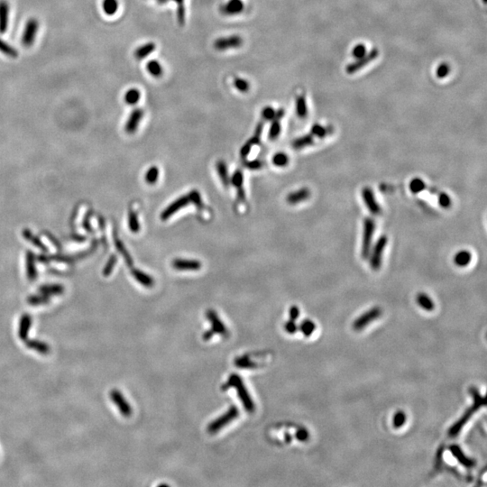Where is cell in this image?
<instances>
[{
	"mask_svg": "<svg viewBox=\"0 0 487 487\" xmlns=\"http://www.w3.org/2000/svg\"><path fill=\"white\" fill-rule=\"evenodd\" d=\"M246 166L250 170H259L263 166V163L258 160H254L251 162H246Z\"/></svg>",
	"mask_w": 487,
	"mask_h": 487,
	"instance_id": "60",
	"label": "cell"
},
{
	"mask_svg": "<svg viewBox=\"0 0 487 487\" xmlns=\"http://www.w3.org/2000/svg\"><path fill=\"white\" fill-rule=\"evenodd\" d=\"M65 287L60 284H44L39 288V292L42 294L51 296V295H60L64 293Z\"/></svg>",
	"mask_w": 487,
	"mask_h": 487,
	"instance_id": "24",
	"label": "cell"
},
{
	"mask_svg": "<svg viewBox=\"0 0 487 487\" xmlns=\"http://www.w3.org/2000/svg\"><path fill=\"white\" fill-rule=\"evenodd\" d=\"M26 269H27V277L30 281H34L36 279V269L34 265V255L33 253L27 252L26 255Z\"/></svg>",
	"mask_w": 487,
	"mask_h": 487,
	"instance_id": "27",
	"label": "cell"
},
{
	"mask_svg": "<svg viewBox=\"0 0 487 487\" xmlns=\"http://www.w3.org/2000/svg\"><path fill=\"white\" fill-rule=\"evenodd\" d=\"M352 54L355 57V59L362 58L363 56L367 54V48L362 43L356 44L352 51Z\"/></svg>",
	"mask_w": 487,
	"mask_h": 487,
	"instance_id": "50",
	"label": "cell"
},
{
	"mask_svg": "<svg viewBox=\"0 0 487 487\" xmlns=\"http://www.w3.org/2000/svg\"><path fill=\"white\" fill-rule=\"evenodd\" d=\"M131 273H132L134 278L143 286L146 287V288H152L154 286V281L152 276H150L148 274L138 269H133Z\"/></svg>",
	"mask_w": 487,
	"mask_h": 487,
	"instance_id": "22",
	"label": "cell"
},
{
	"mask_svg": "<svg viewBox=\"0 0 487 487\" xmlns=\"http://www.w3.org/2000/svg\"><path fill=\"white\" fill-rule=\"evenodd\" d=\"M296 439L299 440V441H306V440H309V437H310V434H309L308 431H306L305 429H300L298 432H296Z\"/></svg>",
	"mask_w": 487,
	"mask_h": 487,
	"instance_id": "57",
	"label": "cell"
},
{
	"mask_svg": "<svg viewBox=\"0 0 487 487\" xmlns=\"http://www.w3.org/2000/svg\"><path fill=\"white\" fill-rule=\"evenodd\" d=\"M214 334L215 333H214L213 331H212V329H210V330H207L206 332H204V333H203V336H202V338H203V340H205V341H208V340H210V338L213 337Z\"/></svg>",
	"mask_w": 487,
	"mask_h": 487,
	"instance_id": "62",
	"label": "cell"
},
{
	"mask_svg": "<svg viewBox=\"0 0 487 487\" xmlns=\"http://www.w3.org/2000/svg\"><path fill=\"white\" fill-rule=\"evenodd\" d=\"M115 248L117 249V251L122 255V257H124L127 265H129V267H131L133 265L132 258L130 257V255L128 252V250L125 248L124 244L122 243V241L118 239L116 236L115 237Z\"/></svg>",
	"mask_w": 487,
	"mask_h": 487,
	"instance_id": "33",
	"label": "cell"
},
{
	"mask_svg": "<svg viewBox=\"0 0 487 487\" xmlns=\"http://www.w3.org/2000/svg\"><path fill=\"white\" fill-rule=\"evenodd\" d=\"M146 69L151 75L158 78L162 74V69L157 60H150L146 65Z\"/></svg>",
	"mask_w": 487,
	"mask_h": 487,
	"instance_id": "39",
	"label": "cell"
},
{
	"mask_svg": "<svg viewBox=\"0 0 487 487\" xmlns=\"http://www.w3.org/2000/svg\"><path fill=\"white\" fill-rule=\"evenodd\" d=\"M426 189V184L419 178H414L410 182V190L413 194H418Z\"/></svg>",
	"mask_w": 487,
	"mask_h": 487,
	"instance_id": "41",
	"label": "cell"
},
{
	"mask_svg": "<svg viewBox=\"0 0 487 487\" xmlns=\"http://www.w3.org/2000/svg\"><path fill=\"white\" fill-rule=\"evenodd\" d=\"M31 326H32V318L28 314H24L21 317L20 323H19V329H18V337L19 338L26 341L28 338V334L30 331Z\"/></svg>",
	"mask_w": 487,
	"mask_h": 487,
	"instance_id": "20",
	"label": "cell"
},
{
	"mask_svg": "<svg viewBox=\"0 0 487 487\" xmlns=\"http://www.w3.org/2000/svg\"><path fill=\"white\" fill-rule=\"evenodd\" d=\"M469 393H470L471 396L474 399V403L473 405L470 406L467 410H466V412L463 414L461 418L457 420V422L454 423L453 426H451L449 431V436L450 438H455V437L458 435L460 432L462 431L463 427L466 425L467 421L471 419V417L477 411V410L483 407V406L485 405V402H484V399H483V396L480 394L478 390L476 389L475 387H471L469 389Z\"/></svg>",
	"mask_w": 487,
	"mask_h": 487,
	"instance_id": "1",
	"label": "cell"
},
{
	"mask_svg": "<svg viewBox=\"0 0 487 487\" xmlns=\"http://www.w3.org/2000/svg\"><path fill=\"white\" fill-rule=\"evenodd\" d=\"M451 203H452L451 199H450V197L447 193H440V195H439V204H440L441 208H443V209H449V208H450V206H451Z\"/></svg>",
	"mask_w": 487,
	"mask_h": 487,
	"instance_id": "49",
	"label": "cell"
},
{
	"mask_svg": "<svg viewBox=\"0 0 487 487\" xmlns=\"http://www.w3.org/2000/svg\"><path fill=\"white\" fill-rule=\"evenodd\" d=\"M25 342H26V346L29 349L36 351L39 354L48 355L51 352L50 346L48 344H46V343H44V342L39 341V340H36V339H31V340L26 339Z\"/></svg>",
	"mask_w": 487,
	"mask_h": 487,
	"instance_id": "21",
	"label": "cell"
},
{
	"mask_svg": "<svg viewBox=\"0 0 487 487\" xmlns=\"http://www.w3.org/2000/svg\"><path fill=\"white\" fill-rule=\"evenodd\" d=\"M140 99V92L137 89H130L125 94V101L129 105H135Z\"/></svg>",
	"mask_w": 487,
	"mask_h": 487,
	"instance_id": "38",
	"label": "cell"
},
{
	"mask_svg": "<svg viewBox=\"0 0 487 487\" xmlns=\"http://www.w3.org/2000/svg\"><path fill=\"white\" fill-rule=\"evenodd\" d=\"M189 203H190V199H189L188 195L180 197L178 200L173 201L171 205L168 206L166 209L162 211V214H161V218L162 220H166L168 218H171V216L173 214H175L177 211H179V210H181L182 208L188 205Z\"/></svg>",
	"mask_w": 487,
	"mask_h": 487,
	"instance_id": "13",
	"label": "cell"
},
{
	"mask_svg": "<svg viewBox=\"0 0 487 487\" xmlns=\"http://www.w3.org/2000/svg\"><path fill=\"white\" fill-rule=\"evenodd\" d=\"M239 415V410L236 406H231L229 410L226 411L222 416L210 423L208 426V432L210 434H216L220 432L223 428L226 427L231 421L236 419Z\"/></svg>",
	"mask_w": 487,
	"mask_h": 487,
	"instance_id": "4",
	"label": "cell"
},
{
	"mask_svg": "<svg viewBox=\"0 0 487 487\" xmlns=\"http://www.w3.org/2000/svg\"><path fill=\"white\" fill-rule=\"evenodd\" d=\"M253 144L252 142L249 141L247 142L245 145H244L243 147L241 148V151H240V154H241V156L243 158H246L248 156V154H249V152L251 151V147H252Z\"/></svg>",
	"mask_w": 487,
	"mask_h": 487,
	"instance_id": "59",
	"label": "cell"
},
{
	"mask_svg": "<svg viewBox=\"0 0 487 487\" xmlns=\"http://www.w3.org/2000/svg\"><path fill=\"white\" fill-rule=\"evenodd\" d=\"M417 303L419 304L420 308H422L427 312H432L435 309V304L433 302L432 298L423 292H420L417 296Z\"/></svg>",
	"mask_w": 487,
	"mask_h": 487,
	"instance_id": "26",
	"label": "cell"
},
{
	"mask_svg": "<svg viewBox=\"0 0 487 487\" xmlns=\"http://www.w3.org/2000/svg\"><path fill=\"white\" fill-rule=\"evenodd\" d=\"M381 315H382V309L379 308V307H375V308L371 309L368 312L362 314L361 316L354 321L353 329H355V331L363 330L367 326H368L373 321L377 320L379 317H381Z\"/></svg>",
	"mask_w": 487,
	"mask_h": 487,
	"instance_id": "6",
	"label": "cell"
},
{
	"mask_svg": "<svg viewBox=\"0 0 487 487\" xmlns=\"http://www.w3.org/2000/svg\"><path fill=\"white\" fill-rule=\"evenodd\" d=\"M234 84H235V88L239 90L240 92H247L250 88L249 83L244 79H238V78L235 79Z\"/></svg>",
	"mask_w": 487,
	"mask_h": 487,
	"instance_id": "51",
	"label": "cell"
},
{
	"mask_svg": "<svg viewBox=\"0 0 487 487\" xmlns=\"http://www.w3.org/2000/svg\"><path fill=\"white\" fill-rule=\"evenodd\" d=\"M273 162H274V165L278 167L286 166L287 164L289 163V157L284 153H277V154H274V156L273 157Z\"/></svg>",
	"mask_w": 487,
	"mask_h": 487,
	"instance_id": "46",
	"label": "cell"
},
{
	"mask_svg": "<svg viewBox=\"0 0 487 487\" xmlns=\"http://www.w3.org/2000/svg\"><path fill=\"white\" fill-rule=\"evenodd\" d=\"M449 450L454 457L457 459V461L461 464L462 466H465L466 468H473L476 465V462L474 459H472L469 457H467L466 454L463 452L461 448L457 445H451L449 447Z\"/></svg>",
	"mask_w": 487,
	"mask_h": 487,
	"instance_id": "14",
	"label": "cell"
},
{
	"mask_svg": "<svg viewBox=\"0 0 487 487\" xmlns=\"http://www.w3.org/2000/svg\"><path fill=\"white\" fill-rule=\"evenodd\" d=\"M234 363H235L236 368H242V369H254V368H257L258 367L257 363H255L248 356L238 357V358L235 359Z\"/></svg>",
	"mask_w": 487,
	"mask_h": 487,
	"instance_id": "31",
	"label": "cell"
},
{
	"mask_svg": "<svg viewBox=\"0 0 487 487\" xmlns=\"http://www.w3.org/2000/svg\"><path fill=\"white\" fill-rule=\"evenodd\" d=\"M313 144H314V138L311 134V135H306V136L295 139L292 143V146L294 147L295 149H303L304 147L312 146Z\"/></svg>",
	"mask_w": 487,
	"mask_h": 487,
	"instance_id": "30",
	"label": "cell"
},
{
	"mask_svg": "<svg viewBox=\"0 0 487 487\" xmlns=\"http://www.w3.org/2000/svg\"><path fill=\"white\" fill-rule=\"evenodd\" d=\"M178 4V21L180 25H184L185 20V11H184V0H173Z\"/></svg>",
	"mask_w": 487,
	"mask_h": 487,
	"instance_id": "53",
	"label": "cell"
},
{
	"mask_svg": "<svg viewBox=\"0 0 487 487\" xmlns=\"http://www.w3.org/2000/svg\"><path fill=\"white\" fill-rule=\"evenodd\" d=\"M23 235H24V237H25V238H26L27 240H29L31 243L34 244L35 247L41 248V249L43 250V251H45V250H46L45 246H44V245L41 242V240L39 239L38 237H37V236H35L34 234H32L30 230H28V229H25V230L23 231Z\"/></svg>",
	"mask_w": 487,
	"mask_h": 487,
	"instance_id": "42",
	"label": "cell"
},
{
	"mask_svg": "<svg viewBox=\"0 0 487 487\" xmlns=\"http://www.w3.org/2000/svg\"><path fill=\"white\" fill-rule=\"evenodd\" d=\"M283 115H284V112H283L282 109H280L275 114V116H274V118L273 119V123L271 125V129H270L269 132V137L272 140L276 139L279 137L280 133H281V123H280V120L282 119Z\"/></svg>",
	"mask_w": 487,
	"mask_h": 487,
	"instance_id": "23",
	"label": "cell"
},
{
	"mask_svg": "<svg viewBox=\"0 0 487 487\" xmlns=\"http://www.w3.org/2000/svg\"><path fill=\"white\" fill-rule=\"evenodd\" d=\"M109 396L112 400V402L115 403V406L125 418H129L132 415V408L129 404L128 401L125 399L123 394L118 390H112Z\"/></svg>",
	"mask_w": 487,
	"mask_h": 487,
	"instance_id": "8",
	"label": "cell"
},
{
	"mask_svg": "<svg viewBox=\"0 0 487 487\" xmlns=\"http://www.w3.org/2000/svg\"><path fill=\"white\" fill-rule=\"evenodd\" d=\"M217 171H218L219 178L222 180L223 184L227 187L229 184V177L227 171V165L223 161H218L217 163Z\"/></svg>",
	"mask_w": 487,
	"mask_h": 487,
	"instance_id": "34",
	"label": "cell"
},
{
	"mask_svg": "<svg viewBox=\"0 0 487 487\" xmlns=\"http://www.w3.org/2000/svg\"><path fill=\"white\" fill-rule=\"evenodd\" d=\"M188 196L189 199H190V202L192 201L198 208H201L202 207V201H201V195H200V193H198L197 191H193L192 193L189 194Z\"/></svg>",
	"mask_w": 487,
	"mask_h": 487,
	"instance_id": "54",
	"label": "cell"
},
{
	"mask_svg": "<svg viewBox=\"0 0 487 487\" xmlns=\"http://www.w3.org/2000/svg\"><path fill=\"white\" fill-rule=\"evenodd\" d=\"M483 2H484V3H485V2H486V0H483Z\"/></svg>",
	"mask_w": 487,
	"mask_h": 487,
	"instance_id": "63",
	"label": "cell"
},
{
	"mask_svg": "<svg viewBox=\"0 0 487 487\" xmlns=\"http://www.w3.org/2000/svg\"><path fill=\"white\" fill-rule=\"evenodd\" d=\"M0 51L2 53H4L5 55L9 56L11 58H17L18 56V52H17V50L13 46L9 45V43H6L1 38H0Z\"/></svg>",
	"mask_w": 487,
	"mask_h": 487,
	"instance_id": "40",
	"label": "cell"
},
{
	"mask_svg": "<svg viewBox=\"0 0 487 487\" xmlns=\"http://www.w3.org/2000/svg\"><path fill=\"white\" fill-rule=\"evenodd\" d=\"M143 115H144V111L140 108H137V109L133 110L131 115L129 116V120H128V123L126 124V131L129 134H133V133L136 132L137 128H138V125L143 118Z\"/></svg>",
	"mask_w": 487,
	"mask_h": 487,
	"instance_id": "17",
	"label": "cell"
},
{
	"mask_svg": "<svg viewBox=\"0 0 487 487\" xmlns=\"http://www.w3.org/2000/svg\"><path fill=\"white\" fill-rule=\"evenodd\" d=\"M406 419H407V417H406L405 412L403 410H398L397 412H395V414L393 416V427L395 429L402 428L405 424Z\"/></svg>",
	"mask_w": 487,
	"mask_h": 487,
	"instance_id": "43",
	"label": "cell"
},
{
	"mask_svg": "<svg viewBox=\"0 0 487 487\" xmlns=\"http://www.w3.org/2000/svg\"><path fill=\"white\" fill-rule=\"evenodd\" d=\"M376 231V222L372 218H366L363 222V237L361 255L364 260L368 259L373 245L374 234Z\"/></svg>",
	"mask_w": 487,
	"mask_h": 487,
	"instance_id": "3",
	"label": "cell"
},
{
	"mask_svg": "<svg viewBox=\"0 0 487 487\" xmlns=\"http://www.w3.org/2000/svg\"><path fill=\"white\" fill-rule=\"evenodd\" d=\"M159 170L156 166H153L150 168L148 171H146V180L147 184H154L158 180Z\"/></svg>",
	"mask_w": 487,
	"mask_h": 487,
	"instance_id": "44",
	"label": "cell"
},
{
	"mask_svg": "<svg viewBox=\"0 0 487 487\" xmlns=\"http://www.w3.org/2000/svg\"><path fill=\"white\" fill-rule=\"evenodd\" d=\"M449 72H450V68H449V65L442 64L437 69V76L440 79H443V78H446L449 75Z\"/></svg>",
	"mask_w": 487,
	"mask_h": 487,
	"instance_id": "52",
	"label": "cell"
},
{
	"mask_svg": "<svg viewBox=\"0 0 487 487\" xmlns=\"http://www.w3.org/2000/svg\"><path fill=\"white\" fill-rule=\"evenodd\" d=\"M102 8L104 13L107 16H112L117 11L118 2L117 0H103Z\"/></svg>",
	"mask_w": 487,
	"mask_h": 487,
	"instance_id": "36",
	"label": "cell"
},
{
	"mask_svg": "<svg viewBox=\"0 0 487 487\" xmlns=\"http://www.w3.org/2000/svg\"><path fill=\"white\" fill-rule=\"evenodd\" d=\"M207 318L211 324V329L215 334H219L224 338L228 337V330L226 326L223 324L221 320L218 318L217 312L213 310H209L207 312Z\"/></svg>",
	"mask_w": 487,
	"mask_h": 487,
	"instance_id": "12",
	"label": "cell"
},
{
	"mask_svg": "<svg viewBox=\"0 0 487 487\" xmlns=\"http://www.w3.org/2000/svg\"><path fill=\"white\" fill-rule=\"evenodd\" d=\"M296 112L299 117H305L308 114L307 103L303 96H299L296 99Z\"/></svg>",
	"mask_w": 487,
	"mask_h": 487,
	"instance_id": "37",
	"label": "cell"
},
{
	"mask_svg": "<svg viewBox=\"0 0 487 487\" xmlns=\"http://www.w3.org/2000/svg\"><path fill=\"white\" fill-rule=\"evenodd\" d=\"M243 40L238 35H231L228 37L219 38L215 42L214 45L217 50L225 51L228 49H235L242 45Z\"/></svg>",
	"mask_w": 487,
	"mask_h": 487,
	"instance_id": "11",
	"label": "cell"
},
{
	"mask_svg": "<svg viewBox=\"0 0 487 487\" xmlns=\"http://www.w3.org/2000/svg\"><path fill=\"white\" fill-rule=\"evenodd\" d=\"M299 330L302 332L305 337H311L312 333L315 331L316 329V324L313 322V321H311V320H304L300 324H299Z\"/></svg>",
	"mask_w": 487,
	"mask_h": 487,
	"instance_id": "32",
	"label": "cell"
},
{
	"mask_svg": "<svg viewBox=\"0 0 487 487\" xmlns=\"http://www.w3.org/2000/svg\"><path fill=\"white\" fill-rule=\"evenodd\" d=\"M172 267L179 271H197L201 269V263L193 259H175L172 261Z\"/></svg>",
	"mask_w": 487,
	"mask_h": 487,
	"instance_id": "15",
	"label": "cell"
},
{
	"mask_svg": "<svg viewBox=\"0 0 487 487\" xmlns=\"http://www.w3.org/2000/svg\"><path fill=\"white\" fill-rule=\"evenodd\" d=\"M379 55V51L377 49H373L372 51H369L368 54L363 56L362 58H359L357 59L356 62L351 64V65H347L346 66V73L348 74H353V73H356L359 70L367 66V65H369L371 62L376 59L377 57Z\"/></svg>",
	"mask_w": 487,
	"mask_h": 487,
	"instance_id": "9",
	"label": "cell"
},
{
	"mask_svg": "<svg viewBox=\"0 0 487 487\" xmlns=\"http://www.w3.org/2000/svg\"><path fill=\"white\" fill-rule=\"evenodd\" d=\"M388 243V238L386 235H382L379 237V239L376 241V245L374 248H371V251L369 254V261H370V266L374 270H379L382 265L383 261V255L385 252V248Z\"/></svg>",
	"mask_w": 487,
	"mask_h": 487,
	"instance_id": "5",
	"label": "cell"
},
{
	"mask_svg": "<svg viewBox=\"0 0 487 487\" xmlns=\"http://www.w3.org/2000/svg\"><path fill=\"white\" fill-rule=\"evenodd\" d=\"M312 134L313 137H319V138H324L329 134V129H326L321 125L315 124L312 126Z\"/></svg>",
	"mask_w": 487,
	"mask_h": 487,
	"instance_id": "47",
	"label": "cell"
},
{
	"mask_svg": "<svg viewBox=\"0 0 487 487\" xmlns=\"http://www.w3.org/2000/svg\"><path fill=\"white\" fill-rule=\"evenodd\" d=\"M472 260V255L469 251L462 250L456 254L454 257V263L458 267H466L470 264Z\"/></svg>",
	"mask_w": 487,
	"mask_h": 487,
	"instance_id": "25",
	"label": "cell"
},
{
	"mask_svg": "<svg viewBox=\"0 0 487 487\" xmlns=\"http://www.w3.org/2000/svg\"><path fill=\"white\" fill-rule=\"evenodd\" d=\"M284 329L286 330L287 333L289 334H294L296 333V331L298 330V326L295 323V321H291V320H289L287 321L286 323L284 324Z\"/></svg>",
	"mask_w": 487,
	"mask_h": 487,
	"instance_id": "56",
	"label": "cell"
},
{
	"mask_svg": "<svg viewBox=\"0 0 487 487\" xmlns=\"http://www.w3.org/2000/svg\"><path fill=\"white\" fill-rule=\"evenodd\" d=\"M27 302L30 304V305H32V306L43 305V304H47L50 302V297L47 296V295L42 294V293L37 295H32V296L28 297Z\"/></svg>",
	"mask_w": 487,
	"mask_h": 487,
	"instance_id": "35",
	"label": "cell"
},
{
	"mask_svg": "<svg viewBox=\"0 0 487 487\" xmlns=\"http://www.w3.org/2000/svg\"><path fill=\"white\" fill-rule=\"evenodd\" d=\"M362 198H363V202L367 206V208L372 215H375V216L380 215L381 212H382V209H381L379 203L376 201V196H375V193L373 192L372 189H370L369 187L363 188L362 190Z\"/></svg>",
	"mask_w": 487,
	"mask_h": 487,
	"instance_id": "10",
	"label": "cell"
},
{
	"mask_svg": "<svg viewBox=\"0 0 487 487\" xmlns=\"http://www.w3.org/2000/svg\"><path fill=\"white\" fill-rule=\"evenodd\" d=\"M311 196V191L308 188L299 189L294 193H291L287 196V202L291 205L298 204L302 201H307Z\"/></svg>",
	"mask_w": 487,
	"mask_h": 487,
	"instance_id": "18",
	"label": "cell"
},
{
	"mask_svg": "<svg viewBox=\"0 0 487 487\" xmlns=\"http://www.w3.org/2000/svg\"><path fill=\"white\" fill-rule=\"evenodd\" d=\"M230 388H235L236 390L237 395H238L240 401L242 402L244 408L246 409V410L248 412H253L256 409V406L253 402L250 394L248 393V390L244 385L242 378L238 375H235V374L231 375L228 378V380L227 381V383L225 385H223L222 391H227Z\"/></svg>",
	"mask_w": 487,
	"mask_h": 487,
	"instance_id": "2",
	"label": "cell"
},
{
	"mask_svg": "<svg viewBox=\"0 0 487 487\" xmlns=\"http://www.w3.org/2000/svg\"><path fill=\"white\" fill-rule=\"evenodd\" d=\"M154 49H155V44L154 43H146L140 47L137 48L135 51V56L137 57V59H138V60H141V59H144V58H146L149 54H151L154 51Z\"/></svg>",
	"mask_w": 487,
	"mask_h": 487,
	"instance_id": "29",
	"label": "cell"
},
{
	"mask_svg": "<svg viewBox=\"0 0 487 487\" xmlns=\"http://www.w3.org/2000/svg\"><path fill=\"white\" fill-rule=\"evenodd\" d=\"M9 5L6 0H0V33L5 34L9 26Z\"/></svg>",
	"mask_w": 487,
	"mask_h": 487,
	"instance_id": "19",
	"label": "cell"
},
{
	"mask_svg": "<svg viewBox=\"0 0 487 487\" xmlns=\"http://www.w3.org/2000/svg\"><path fill=\"white\" fill-rule=\"evenodd\" d=\"M243 181L244 177L243 173L238 170V171H235V173L232 176L231 178V182L232 184L235 186L236 188L238 189V197H239L240 200L244 201L245 200V193H244L243 190Z\"/></svg>",
	"mask_w": 487,
	"mask_h": 487,
	"instance_id": "28",
	"label": "cell"
},
{
	"mask_svg": "<svg viewBox=\"0 0 487 487\" xmlns=\"http://www.w3.org/2000/svg\"><path fill=\"white\" fill-rule=\"evenodd\" d=\"M275 114L276 112L274 110L273 107H266L263 109L262 111V116L265 118V120H273L275 116Z\"/></svg>",
	"mask_w": 487,
	"mask_h": 487,
	"instance_id": "55",
	"label": "cell"
},
{
	"mask_svg": "<svg viewBox=\"0 0 487 487\" xmlns=\"http://www.w3.org/2000/svg\"><path fill=\"white\" fill-rule=\"evenodd\" d=\"M245 5L242 0H229L221 7V13L226 16H234L243 12Z\"/></svg>",
	"mask_w": 487,
	"mask_h": 487,
	"instance_id": "16",
	"label": "cell"
},
{
	"mask_svg": "<svg viewBox=\"0 0 487 487\" xmlns=\"http://www.w3.org/2000/svg\"><path fill=\"white\" fill-rule=\"evenodd\" d=\"M129 225L130 230L134 232V233H137L140 229V225H139V222H138V218H137V213L135 211H130L129 212Z\"/></svg>",
	"mask_w": 487,
	"mask_h": 487,
	"instance_id": "45",
	"label": "cell"
},
{
	"mask_svg": "<svg viewBox=\"0 0 487 487\" xmlns=\"http://www.w3.org/2000/svg\"><path fill=\"white\" fill-rule=\"evenodd\" d=\"M39 28V23L35 18H31L26 22L24 33L22 35V44L25 47H30L34 44Z\"/></svg>",
	"mask_w": 487,
	"mask_h": 487,
	"instance_id": "7",
	"label": "cell"
},
{
	"mask_svg": "<svg viewBox=\"0 0 487 487\" xmlns=\"http://www.w3.org/2000/svg\"><path fill=\"white\" fill-rule=\"evenodd\" d=\"M262 130H263V124L258 125V126L257 127V130H256V134H255V136H254V137L250 139V141L252 142L253 145H257V144H259Z\"/></svg>",
	"mask_w": 487,
	"mask_h": 487,
	"instance_id": "58",
	"label": "cell"
},
{
	"mask_svg": "<svg viewBox=\"0 0 487 487\" xmlns=\"http://www.w3.org/2000/svg\"><path fill=\"white\" fill-rule=\"evenodd\" d=\"M115 263H116V257H115V255H113L108 259L107 265H106V266L103 269V275L104 276H108V275L111 274L112 272H113V269L115 267Z\"/></svg>",
	"mask_w": 487,
	"mask_h": 487,
	"instance_id": "48",
	"label": "cell"
},
{
	"mask_svg": "<svg viewBox=\"0 0 487 487\" xmlns=\"http://www.w3.org/2000/svg\"><path fill=\"white\" fill-rule=\"evenodd\" d=\"M289 316L291 321H296L299 317V309L297 306H291L289 311Z\"/></svg>",
	"mask_w": 487,
	"mask_h": 487,
	"instance_id": "61",
	"label": "cell"
}]
</instances>
